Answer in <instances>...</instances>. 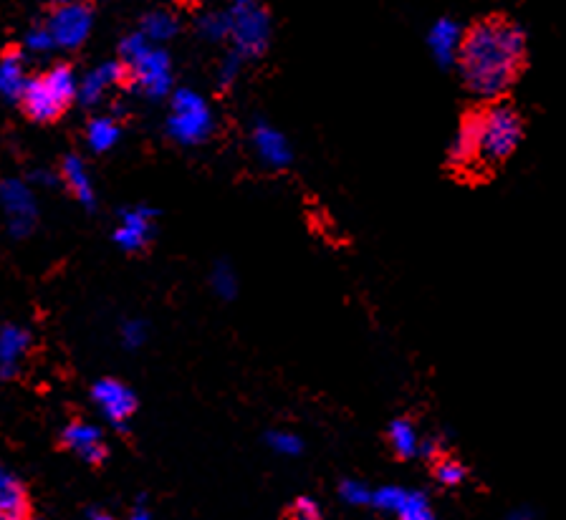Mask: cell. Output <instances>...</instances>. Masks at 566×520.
Segmentation results:
<instances>
[{"label":"cell","mask_w":566,"mask_h":520,"mask_svg":"<svg viewBox=\"0 0 566 520\" xmlns=\"http://www.w3.org/2000/svg\"><path fill=\"white\" fill-rule=\"evenodd\" d=\"M526 59V33L503 18H488L465 31L458 69L476 99L496 101L516 81Z\"/></svg>","instance_id":"6da1fadb"},{"label":"cell","mask_w":566,"mask_h":520,"mask_svg":"<svg viewBox=\"0 0 566 520\" xmlns=\"http://www.w3.org/2000/svg\"><path fill=\"white\" fill-rule=\"evenodd\" d=\"M122 64L127 66V79L147 99H165L172 94V61L165 48L147 41L142 33H129L119 46Z\"/></svg>","instance_id":"7a4b0ae2"},{"label":"cell","mask_w":566,"mask_h":520,"mask_svg":"<svg viewBox=\"0 0 566 520\" xmlns=\"http://www.w3.org/2000/svg\"><path fill=\"white\" fill-rule=\"evenodd\" d=\"M74 99H79V76L71 66L59 64L28 79L21 107L33 122L46 124L59 119Z\"/></svg>","instance_id":"3957f363"},{"label":"cell","mask_w":566,"mask_h":520,"mask_svg":"<svg viewBox=\"0 0 566 520\" xmlns=\"http://www.w3.org/2000/svg\"><path fill=\"white\" fill-rule=\"evenodd\" d=\"M478 119V167H496L506 162L524 137V122L516 109L503 101H493Z\"/></svg>","instance_id":"277c9868"},{"label":"cell","mask_w":566,"mask_h":520,"mask_svg":"<svg viewBox=\"0 0 566 520\" xmlns=\"http://www.w3.org/2000/svg\"><path fill=\"white\" fill-rule=\"evenodd\" d=\"M215 132V114L208 99L195 89H177L170 96L167 134L182 147H198Z\"/></svg>","instance_id":"5b68a950"},{"label":"cell","mask_w":566,"mask_h":520,"mask_svg":"<svg viewBox=\"0 0 566 520\" xmlns=\"http://www.w3.org/2000/svg\"><path fill=\"white\" fill-rule=\"evenodd\" d=\"M228 41L243 59H258L271 43V13L261 0H233L228 6Z\"/></svg>","instance_id":"8992f818"},{"label":"cell","mask_w":566,"mask_h":520,"mask_svg":"<svg viewBox=\"0 0 566 520\" xmlns=\"http://www.w3.org/2000/svg\"><path fill=\"white\" fill-rule=\"evenodd\" d=\"M0 213L11 238H28L38 225V202L31 185L18 177L0 180Z\"/></svg>","instance_id":"52a82bcc"},{"label":"cell","mask_w":566,"mask_h":520,"mask_svg":"<svg viewBox=\"0 0 566 520\" xmlns=\"http://www.w3.org/2000/svg\"><path fill=\"white\" fill-rule=\"evenodd\" d=\"M46 28H49L51 38H54L56 48L74 51V48H79L81 43H86V38L91 36L94 16H91L89 6H84V0H79V3H66V6H56Z\"/></svg>","instance_id":"ba28073f"},{"label":"cell","mask_w":566,"mask_h":520,"mask_svg":"<svg viewBox=\"0 0 566 520\" xmlns=\"http://www.w3.org/2000/svg\"><path fill=\"white\" fill-rule=\"evenodd\" d=\"M91 399H94V404H97L104 420L112 422L114 427H124L132 420V414L137 412V397H134L132 389L124 382H119V379H99V382L91 387Z\"/></svg>","instance_id":"9c48e42d"},{"label":"cell","mask_w":566,"mask_h":520,"mask_svg":"<svg viewBox=\"0 0 566 520\" xmlns=\"http://www.w3.org/2000/svg\"><path fill=\"white\" fill-rule=\"evenodd\" d=\"M251 144L258 160L271 170H283L294 160V149L281 129L268 122H256L251 129Z\"/></svg>","instance_id":"30bf717a"},{"label":"cell","mask_w":566,"mask_h":520,"mask_svg":"<svg viewBox=\"0 0 566 520\" xmlns=\"http://www.w3.org/2000/svg\"><path fill=\"white\" fill-rule=\"evenodd\" d=\"M152 235H155V213L150 207H129L114 228V243L127 253H137L150 243Z\"/></svg>","instance_id":"8fae6325"},{"label":"cell","mask_w":566,"mask_h":520,"mask_svg":"<svg viewBox=\"0 0 566 520\" xmlns=\"http://www.w3.org/2000/svg\"><path fill=\"white\" fill-rule=\"evenodd\" d=\"M64 445L89 465H102L107 460V440L104 432L91 422H71L64 430Z\"/></svg>","instance_id":"7c38bea8"},{"label":"cell","mask_w":566,"mask_h":520,"mask_svg":"<svg viewBox=\"0 0 566 520\" xmlns=\"http://www.w3.org/2000/svg\"><path fill=\"white\" fill-rule=\"evenodd\" d=\"M124 79H127V66L122 61H107V64L94 66L91 71H86L84 79H79V99L86 107H94Z\"/></svg>","instance_id":"4fadbf2b"},{"label":"cell","mask_w":566,"mask_h":520,"mask_svg":"<svg viewBox=\"0 0 566 520\" xmlns=\"http://www.w3.org/2000/svg\"><path fill=\"white\" fill-rule=\"evenodd\" d=\"M463 36L465 31L453 18H440V21H435L428 31V48L433 59L438 61L440 66L458 64Z\"/></svg>","instance_id":"5bb4252c"},{"label":"cell","mask_w":566,"mask_h":520,"mask_svg":"<svg viewBox=\"0 0 566 520\" xmlns=\"http://www.w3.org/2000/svg\"><path fill=\"white\" fill-rule=\"evenodd\" d=\"M28 349H31V334L23 326H0V379H11L21 372Z\"/></svg>","instance_id":"9a60e30c"},{"label":"cell","mask_w":566,"mask_h":520,"mask_svg":"<svg viewBox=\"0 0 566 520\" xmlns=\"http://www.w3.org/2000/svg\"><path fill=\"white\" fill-rule=\"evenodd\" d=\"M0 520H33L26 488L3 462H0Z\"/></svg>","instance_id":"2e32d148"},{"label":"cell","mask_w":566,"mask_h":520,"mask_svg":"<svg viewBox=\"0 0 566 520\" xmlns=\"http://www.w3.org/2000/svg\"><path fill=\"white\" fill-rule=\"evenodd\" d=\"M61 177H64L66 187L71 190V195L76 197L81 207L86 210H94L97 207V187H94V177H91L89 167L81 160L79 154H66L64 162H61Z\"/></svg>","instance_id":"e0dca14e"},{"label":"cell","mask_w":566,"mask_h":520,"mask_svg":"<svg viewBox=\"0 0 566 520\" xmlns=\"http://www.w3.org/2000/svg\"><path fill=\"white\" fill-rule=\"evenodd\" d=\"M476 154H478V119L476 114L463 119V124L458 127V132L453 134L448 147V162L458 170L463 167L476 165Z\"/></svg>","instance_id":"ac0fdd59"},{"label":"cell","mask_w":566,"mask_h":520,"mask_svg":"<svg viewBox=\"0 0 566 520\" xmlns=\"http://www.w3.org/2000/svg\"><path fill=\"white\" fill-rule=\"evenodd\" d=\"M26 86V59L18 51H11L0 59V96L6 101H21Z\"/></svg>","instance_id":"d6986e66"},{"label":"cell","mask_w":566,"mask_h":520,"mask_svg":"<svg viewBox=\"0 0 566 520\" xmlns=\"http://www.w3.org/2000/svg\"><path fill=\"white\" fill-rule=\"evenodd\" d=\"M177 31H180V18L170 8H152L150 13H145L142 23H139V33L150 43H157V46L172 41L177 36Z\"/></svg>","instance_id":"ffe728a7"},{"label":"cell","mask_w":566,"mask_h":520,"mask_svg":"<svg viewBox=\"0 0 566 520\" xmlns=\"http://www.w3.org/2000/svg\"><path fill=\"white\" fill-rule=\"evenodd\" d=\"M119 137H122V127L114 117H94L86 127V144L91 147V152H109L117 147Z\"/></svg>","instance_id":"44dd1931"},{"label":"cell","mask_w":566,"mask_h":520,"mask_svg":"<svg viewBox=\"0 0 566 520\" xmlns=\"http://www.w3.org/2000/svg\"><path fill=\"white\" fill-rule=\"evenodd\" d=\"M420 435L410 420H395L390 425V445L397 457L420 455Z\"/></svg>","instance_id":"7402d4cb"},{"label":"cell","mask_w":566,"mask_h":520,"mask_svg":"<svg viewBox=\"0 0 566 520\" xmlns=\"http://www.w3.org/2000/svg\"><path fill=\"white\" fill-rule=\"evenodd\" d=\"M395 515L400 520H435L433 505H430L428 495L420 493V490H405V498H402Z\"/></svg>","instance_id":"603a6c76"},{"label":"cell","mask_w":566,"mask_h":520,"mask_svg":"<svg viewBox=\"0 0 566 520\" xmlns=\"http://www.w3.org/2000/svg\"><path fill=\"white\" fill-rule=\"evenodd\" d=\"M198 33L210 43H218L228 38V13L225 11H208L198 18Z\"/></svg>","instance_id":"cb8c5ba5"},{"label":"cell","mask_w":566,"mask_h":520,"mask_svg":"<svg viewBox=\"0 0 566 520\" xmlns=\"http://www.w3.org/2000/svg\"><path fill=\"white\" fill-rule=\"evenodd\" d=\"M210 286H213V291L218 293L220 298H225V301L235 298V293H238V276H235L233 266L218 263V266L213 268V273H210Z\"/></svg>","instance_id":"d4e9b609"},{"label":"cell","mask_w":566,"mask_h":520,"mask_svg":"<svg viewBox=\"0 0 566 520\" xmlns=\"http://www.w3.org/2000/svg\"><path fill=\"white\" fill-rule=\"evenodd\" d=\"M268 447H271L276 455H283V457H296L301 455V450H304V442H301L299 435H294V432H286V430H276L271 432V435L266 437Z\"/></svg>","instance_id":"484cf974"},{"label":"cell","mask_w":566,"mask_h":520,"mask_svg":"<svg viewBox=\"0 0 566 520\" xmlns=\"http://www.w3.org/2000/svg\"><path fill=\"white\" fill-rule=\"evenodd\" d=\"M23 48H26L28 54H33V56H46L49 51H54L56 43H54V38H51L49 28L33 26L31 31L26 33V38H23Z\"/></svg>","instance_id":"4316f807"},{"label":"cell","mask_w":566,"mask_h":520,"mask_svg":"<svg viewBox=\"0 0 566 520\" xmlns=\"http://www.w3.org/2000/svg\"><path fill=\"white\" fill-rule=\"evenodd\" d=\"M402 498H405V490L397 488V485H385L380 490H372V503L369 505H374L382 513H397Z\"/></svg>","instance_id":"83f0119b"},{"label":"cell","mask_w":566,"mask_h":520,"mask_svg":"<svg viewBox=\"0 0 566 520\" xmlns=\"http://www.w3.org/2000/svg\"><path fill=\"white\" fill-rule=\"evenodd\" d=\"M339 495H342V500L347 505H369L372 503V488L364 483H359V480H344L342 485H339Z\"/></svg>","instance_id":"f1b7e54d"},{"label":"cell","mask_w":566,"mask_h":520,"mask_svg":"<svg viewBox=\"0 0 566 520\" xmlns=\"http://www.w3.org/2000/svg\"><path fill=\"white\" fill-rule=\"evenodd\" d=\"M119 336H122V344L127 346V349H139V346H145L147 341V324L139 319L124 321Z\"/></svg>","instance_id":"f546056e"},{"label":"cell","mask_w":566,"mask_h":520,"mask_svg":"<svg viewBox=\"0 0 566 520\" xmlns=\"http://www.w3.org/2000/svg\"><path fill=\"white\" fill-rule=\"evenodd\" d=\"M435 478H438V483L453 488V485H460L465 480V467L458 460H440L435 465Z\"/></svg>","instance_id":"4dcf8cb0"},{"label":"cell","mask_w":566,"mask_h":520,"mask_svg":"<svg viewBox=\"0 0 566 520\" xmlns=\"http://www.w3.org/2000/svg\"><path fill=\"white\" fill-rule=\"evenodd\" d=\"M243 56H238L235 51H230L228 56L223 59V64H220V69H218V81H220V86H233L235 81L241 79V71H243Z\"/></svg>","instance_id":"1f68e13d"},{"label":"cell","mask_w":566,"mask_h":520,"mask_svg":"<svg viewBox=\"0 0 566 520\" xmlns=\"http://www.w3.org/2000/svg\"><path fill=\"white\" fill-rule=\"evenodd\" d=\"M289 520H324V515H321V508L316 500L296 498L289 510Z\"/></svg>","instance_id":"d6a6232c"},{"label":"cell","mask_w":566,"mask_h":520,"mask_svg":"<svg viewBox=\"0 0 566 520\" xmlns=\"http://www.w3.org/2000/svg\"><path fill=\"white\" fill-rule=\"evenodd\" d=\"M503 520H539V515H536L531 508H518V510H511V513H508Z\"/></svg>","instance_id":"836d02e7"},{"label":"cell","mask_w":566,"mask_h":520,"mask_svg":"<svg viewBox=\"0 0 566 520\" xmlns=\"http://www.w3.org/2000/svg\"><path fill=\"white\" fill-rule=\"evenodd\" d=\"M33 180H36L38 185H46V187H56V185H59V177L51 175V172H46V170L36 172V175H33Z\"/></svg>","instance_id":"e575fe53"},{"label":"cell","mask_w":566,"mask_h":520,"mask_svg":"<svg viewBox=\"0 0 566 520\" xmlns=\"http://www.w3.org/2000/svg\"><path fill=\"white\" fill-rule=\"evenodd\" d=\"M127 520H152V513H150V510L145 508V505L139 503L137 508H134L132 513H129V518H127Z\"/></svg>","instance_id":"d590c367"},{"label":"cell","mask_w":566,"mask_h":520,"mask_svg":"<svg viewBox=\"0 0 566 520\" xmlns=\"http://www.w3.org/2000/svg\"><path fill=\"white\" fill-rule=\"evenodd\" d=\"M86 520H117V518H114V515H109V513H104V510H89Z\"/></svg>","instance_id":"8d00e7d4"},{"label":"cell","mask_w":566,"mask_h":520,"mask_svg":"<svg viewBox=\"0 0 566 520\" xmlns=\"http://www.w3.org/2000/svg\"><path fill=\"white\" fill-rule=\"evenodd\" d=\"M54 6H66V3H79V0H51Z\"/></svg>","instance_id":"74e56055"}]
</instances>
